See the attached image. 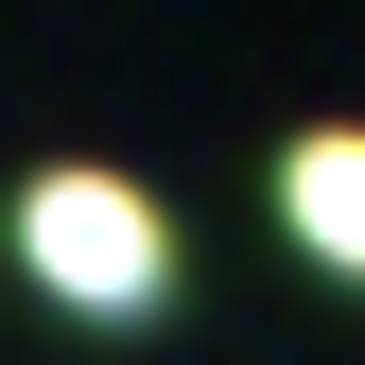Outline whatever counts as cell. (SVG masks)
Instances as JSON below:
<instances>
[{"label": "cell", "mask_w": 365, "mask_h": 365, "mask_svg": "<svg viewBox=\"0 0 365 365\" xmlns=\"http://www.w3.org/2000/svg\"><path fill=\"white\" fill-rule=\"evenodd\" d=\"M18 279L53 313H87V331H140L174 296V209L105 157H53V174H18Z\"/></svg>", "instance_id": "1"}, {"label": "cell", "mask_w": 365, "mask_h": 365, "mask_svg": "<svg viewBox=\"0 0 365 365\" xmlns=\"http://www.w3.org/2000/svg\"><path fill=\"white\" fill-rule=\"evenodd\" d=\"M279 226L331 279H365V122H313V140H279Z\"/></svg>", "instance_id": "2"}]
</instances>
